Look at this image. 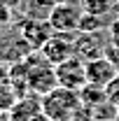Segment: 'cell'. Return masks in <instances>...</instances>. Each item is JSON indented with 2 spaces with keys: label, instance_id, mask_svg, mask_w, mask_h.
<instances>
[{
  "label": "cell",
  "instance_id": "cell-10",
  "mask_svg": "<svg viewBox=\"0 0 119 121\" xmlns=\"http://www.w3.org/2000/svg\"><path fill=\"white\" fill-rule=\"evenodd\" d=\"M79 93V100L84 103V105L89 107H98L103 105L105 100H107V93H105V86H98V84H91V82H87L82 89L77 91Z\"/></svg>",
  "mask_w": 119,
  "mask_h": 121
},
{
  "label": "cell",
  "instance_id": "cell-2",
  "mask_svg": "<svg viewBox=\"0 0 119 121\" xmlns=\"http://www.w3.org/2000/svg\"><path fill=\"white\" fill-rule=\"evenodd\" d=\"M26 70H28V91L35 95H45L51 89L59 86L56 82V65H51L49 60L42 56V51H30L23 58Z\"/></svg>",
  "mask_w": 119,
  "mask_h": 121
},
{
  "label": "cell",
  "instance_id": "cell-8",
  "mask_svg": "<svg viewBox=\"0 0 119 121\" xmlns=\"http://www.w3.org/2000/svg\"><path fill=\"white\" fill-rule=\"evenodd\" d=\"M84 68H87V82L98 84V86H107V84L119 75L117 65L107 58L105 54H103V56H98V58L87 60V63H84Z\"/></svg>",
  "mask_w": 119,
  "mask_h": 121
},
{
  "label": "cell",
  "instance_id": "cell-15",
  "mask_svg": "<svg viewBox=\"0 0 119 121\" xmlns=\"http://www.w3.org/2000/svg\"><path fill=\"white\" fill-rule=\"evenodd\" d=\"M105 93H107V103H112L114 107H119V75L105 86Z\"/></svg>",
  "mask_w": 119,
  "mask_h": 121
},
{
  "label": "cell",
  "instance_id": "cell-14",
  "mask_svg": "<svg viewBox=\"0 0 119 121\" xmlns=\"http://www.w3.org/2000/svg\"><path fill=\"white\" fill-rule=\"evenodd\" d=\"M16 100H19V93L14 91V86L12 84H2L0 86V112H9Z\"/></svg>",
  "mask_w": 119,
  "mask_h": 121
},
{
  "label": "cell",
  "instance_id": "cell-6",
  "mask_svg": "<svg viewBox=\"0 0 119 121\" xmlns=\"http://www.w3.org/2000/svg\"><path fill=\"white\" fill-rule=\"evenodd\" d=\"M56 82L59 86L70 91H79L87 84V68H84V60L73 56V58L63 60L56 65Z\"/></svg>",
  "mask_w": 119,
  "mask_h": 121
},
{
  "label": "cell",
  "instance_id": "cell-13",
  "mask_svg": "<svg viewBox=\"0 0 119 121\" xmlns=\"http://www.w3.org/2000/svg\"><path fill=\"white\" fill-rule=\"evenodd\" d=\"M107 26L110 23L105 21V16H96V14H89V12H84L79 19V33H101Z\"/></svg>",
  "mask_w": 119,
  "mask_h": 121
},
{
  "label": "cell",
  "instance_id": "cell-12",
  "mask_svg": "<svg viewBox=\"0 0 119 121\" xmlns=\"http://www.w3.org/2000/svg\"><path fill=\"white\" fill-rule=\"evenodd\" d=\"M117 7V0H82V9L96 16H110Z\"/></svg>",
  "mask_w": 119,
  "mask_h": 121
},
{
  "label": "cell",
  "instance_id": "cell-19",
  "mask_svg": "<svg viewBox=\"0 0 119 121\" xmlns=\"http://www.w3.org/2000/svg\"><path fill=\"white\" fill-rule=\"evenodd\" d=\"M23 2H26V0H0L2 7H9V9H14V12L23 9Z\"/></svg>",
  "mask_w": 119,
  "mask_h": 121
},
{
  "label": "cell",
  "instance_id": "cell-20",
  "mask_svg": "<svg viewBox=\"0 0 119 121\" xmlns=\"http://www.w3.org/2000/svg\"><path fill=\"white\" fill-rule=\"evenodd\" d=\"M114 14H117V19H119V0H117V7H114Z\"/></svg>",
  "mask_w": 119,
  "mask_h": 121
},
{
  "label": "cell",
  "instance_id": "cell-21",
  "mask_svg": "<svg viewBox=\"0 0 119 121\" xmlns=\"http://www.w3.org/2000/svg\"><path fill=\"white\" fill-rule=\"evenodd\" d=\"M96 121H117V119H96Z\"/></svg>",
  "mask_w": 119,
  "mask_h": 121
},
{
  "label": "cell",
  "instance_id": "cell-11",
  "mask_svg": "<svg viewBox=\"0 0 119 121\" xmlns=\"http://www.w3.org/2000/svg\"><path fill=\"white\" fill-rule=\"evenodd\" d=\"M54 5H56V0H26L23 2V16L49 19V12H51Z\"/></svg>",
  "mask_w": 119,
  "mask_h": 121
},
{
  "label": "cell",
  "instance_id": "cell-9",
  "mask_svg": "<svg viewBox=\"0 0 119 121\" xmlns=\"http://www.w3.org/2000/svg\"><path fill=\"white\" fill-rule=\"evenodd\" d=\"M105 54V47L101 42V33H79L77 30V40H75V56L82 58L84 63L91 58H98Z\"/></svg>",
  "mask_w": 119,
  "mask_h": 121
},
{
  "label": "cell",
  "instance_id": "cell-1",
  "mask_svg": "<svg viewBox=\"0 0 119 121\" xmlns=\"http://www.w3.org/2000/svg\"><path fill=\"white\" fill-rule=\"evenodd\" d=\"M79 105V93L63 86H56L42 95V112L49 121H73Z\"/></svg>",
  "mask_w": 119,
  "mask_h": 121
},
{
  "label": "cell",
  "instance_id": "cell-7",
  "mask_svg": "<svg viewBox=\"0 0 119 121\" xmlns=\"http://www.w3.org/2000/svg\"><path fill=\"white\" fill-rule=\"evenodd\" d=\"M9 121H47L45 112H42V98L35 93H26L16 100L12 109L7 112Z\"/></svg>",
  "mask_w": 119,
  "mask_h": 121
},
{
  "label": "cell",
  "instance_id": "cell-16",
  "mask_svg": "<svg viewBox=\"0 0 119 121\" xmlns=\"http://www.w3.org/2000/svg\"><path fill=\"white\" fill-rule=\"evenodd\" d=\"M14 9H9V7H2L0 5V30H7L12 23H14Z\"/></svg>",
  "mask_w": 119,
  "mask_h": 121
},
{
  "label": "cell",
  "instance_id": "cell-22",
  "mask_svg": "<svg viewBox=\"0 0 119 121\" xmlns=\"http://www.w3.org/2000/svg\"><path fill=\"white\" fill-rule=\"evenodd\" d=\"M117 121H119V107H117Z\"/></svg>",
  "mask_w": 119,
  "mask_h": 121
},
{
  "label": "cell",
  "instance_id": "cell-4",
  "mask_svg": "<svg viewBox=\"0 0 119 121\" xmlns=\"http://www.w3.org/2000/svg\"><path fill=\"white\" fill-rule=\"evenodd\" d=\"M75 40H77V33H56L54 30V35L45 42L40 51L51 65H59L75 56Z\"/></svg>",
  "mask_w": 119,
  "mask_h": 121
},
{
  "label": "cell",
  "instance_id": "cell-3",
  "mask_svg": "<svg viewBox=\"0 0 119 121\" xmlns=\"http://www.w3.org/2000/svg\"><path fill=\"white\" fill-rule=\"evenodd\" d=\"M84 14L82 9V0H61L51 7L49 12V23L56 33H77L79 30V19Z\"/></svg>",
  "mask_w": 119,
  "mask_h": 121
},
{
  "label": "cell",
  "instance_id": "cell-5",
  "mask_svg": "<svg viewBox=\"0 0 119 121\" xmlns=\"http://www.w3.org/2000/svg\"><path fill=\"white\" fill-rule=\"evenodd\" d=\"M19 35L26 40V44L33 49V51H40L45 42L54 35V28L47 19H30V16H23L21 23H19Z\"/></svg>",
  "mask_w": 119,
  "mask_h": 121
},
{
  "label": "cell",
  "instance_id": "cell-18",
  "mask_svg": "<svg viewBox=\"0 0 119 121\" xmlns=\"http://www.w3.org/2000/svg\"><path fill=\"white\" fill-rule=\"evenodd\" d=\"M2 84H9V65L5 60H0V86Z\"/></svg>",
  "mask_w": 119,
  "mask_h": 121
},
{
  "label": "cell",
  "instance_id": "cell-17",
  "mask_svg": "<svg viewBox=\"0 0 119 121\" xmlns=\"http://www.w3.org/2000/svg\"><path fill=\"white\" fill-rule=\"evenodd\" d=\"M107 30H110V42L119 47V19H114V21L107 26Z\"/></svg>",
  "mask_w": 119,
  "mask_h": 121
}]
</instances>
